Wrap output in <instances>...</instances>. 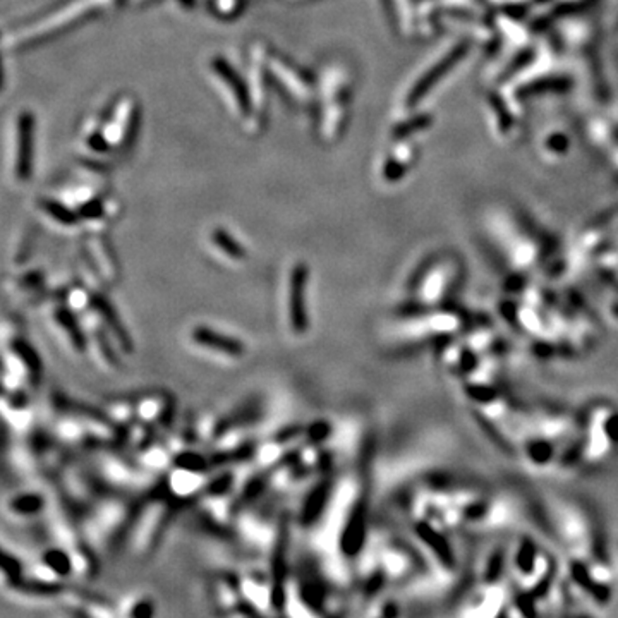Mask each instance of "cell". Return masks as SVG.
I'll list each match as a JSON object with an SVG mask.
<instances>
[{
	"label": "cell",
	"instance_id": "cell-1",
	"mask_svg": "<svg viewBox=\"0 0 618 618\" xmlns=\"http://www.w3.org/2000/svg\"><path fill=\"white\" fill-rule=\"evenodd\" d=\"M618 454V409L594 402L579 416V430L564 459L565 469H593Z\"/></svg>",
	"mask_w": 618,
	"mask_h": 618
},
{
	"label": "cell",
	"instance_id": "cell-2",
	"mask_svg": "<svg viewBox=\"0 0 618 618\" xmlns=\"http://www.w3.org/2000/svg\"><path fill=\"white\" fill-rule=\"evenodd\" d=\"M306 284L308 270L304 265H299L292 272L291 294H289V315L291 327L296 334H304L308 330V309H306Z\"/></svg>",
	"mask_w": 618,
	"mask_h": 618
},
{
	"label": "cell",
	"instance_id": "cell-3",
	"mask_svg": "<svg viewBox=\"0 0 618 618\" xmlns=\"http://www.w3.org/2000/svg\"><path fill=\"white\" fill-rule=\"evenodd\" d=\"M364 536H366V505H364V502H358L349 515L346 529L342 533V540H340L342 552L351 555V557L359 553Z\"/></svg>",
	"mask_w": 618,
	"mask_h": 618
},
{
	"label": "cell",
	"instance_id": "cell-4",
	"mask_svg": "<svg viewBox=\"0 0 618 618\" xmlns=\"http://www.w3.org/2000/svg\"><path fill=\"white\" fill-rule=\"evenodd\" d=\"M191 339L198 346L212 349V351L222 352V354L234 356V358H239V356L244 354V346L241 340L224 334H217L208 327L193 328Z\"/></svg>",
	"mask_w": 618,
	"mask_h": 618
},
{
	"label": "cell",
	"instance_id": "cell-5",
	"mask_svg": "<svg viewBox=\"0 0 618 618\" xmlns=\"http://www.w3.org/2000/svg\"><path fill=\"white\" fill-rule=\"evenodd\" d=\"M328 495H330V483L323 481L318 486L311 490V493L308 495L306 502L303 505V512H301V524H313L315 519L320 517V514L323 512L325 507H327Z\"/></svg>",
	"mask_w": 618,
	"mask_h": 618
},
{
	"label": "cell",
	"instance_id": "cell-6",
	"mask_svg": "<svg viewBox=\"0 0 618 618\" xmlns=\"http://www.w3.org/2000/svg\"><path fill=\"white\" fill-rule=\"evenodd\" d=\"M95 308L98 309V313H100V315L103 316V320L109 323L110 330H112L114 335L117 337V340L121 342V346L124 347L126 351H131V339H129V335L126 334V328L122 327L121 322H119L117 313L114 311V308L110 306V304L107 303L105 299H102V297H95Z\"/></svg>",
	"mask_w": 618,
	"mask_h": 618
},
{
	"label": "cell",
	"instance_id": "cell-7",
	"mask_svg": "<svg viewBox=\"0 0 618 618\" xmlns=\"http://www.w3.org/2000/svg\"><path fill=\"white\" fill-rule=\"evenodd\" d=\"M464 52H466V47H464V45L457 47V49H455L454 52H450V54L447 55V57L443 59V61L440 62L438 66H435L433 71H431V73L428 74V76H425V79H423V81H421V85H419L418 88H416V97H419V95H421L425 90H430L431 86L435 85V81H437L438 78H442L443 74H447V71H449L452 66L457 64V62L462 59Z\"/></svg>",
	"mask_w": 618,
	"mask_h": 618
},
{
	"label": "cell",
	"instance_id": "cell-8",
	"mask_svg": "<svg viewBox=\"0 0 618 618\" xmlns=\"http://www.w3.org/2000/svg\"><path fill=\"white\" fill-rule=\"evenodd\" d=\"M57 322L66 328L67 335H69L71 340H73V346L76 347L78 351H85L86 337H85V334H83L81 328H79L76 316H74L71 311H67V309H59Z\"/></svg>",
	"mask_w": 618,
	"mask_h": 618
},
{
	"label": "cell",
	"instance_id": "cell-9",
	"mask_svg": "<svg viewBox=\"0 0 618 618\" xmlns=\"http://www.w3.org/2000/svg\"><path fill=\"white\" fill-rule=\"evenodd\" d=\"M43 562H45V565L49 566L52 572H55L61 577L69 576L71 569H73L69 555L62 552V550H49V552L43 555Z\"/></svg>",
	"mask_w": 618,
	"mask_h": 618
},
{
	"label": "cell",
	"instance_id": "cell-10",
	"mask_svg": "<svg viewBox=\"0 0 618 618\" xmlns=\"http://www.w3.org/2000/svg\"><path fill=\"white\" fill-rule=\"evenodd\" d=\"M42 507H43V498L35 493L21 495V497H16L14 500H11V510L23 515L37 514L42 510Z\"/></svg>",
	"mask_w": 618,
	"mask_h": 618
},
{
	"label": "cell",
	"instance_id": "cell-11",
	"mask_svg": "<svg viewBox=\"0 0 618 618\" xmlns=\"http://www.w3.org/2000/svg\"><path fill=\"white\" fill-rule=\"evenodd\" d=\"M16 352L19 354V358L23 359V363L26 364L28 370H30V373L37 378V376L42 373V360H40L38 354L35 352V349L31 346H28L25 342H16L14 344Z\"/></svg>",
	"mask_w": 618,
	"mask_h": 618
},
{
	"label": "cell",
	"instance_id": "cell-12",
	"mask_svg": "<svg viewBox=\"0 0 618 618\" xmlns=\"http://www.w3.org/2000/svg\"><path fill=\"white\" fill-rule=\"evenodd\" d=\"M176 464L179 466L177 469L191 471V473L200 474L206 471V459L196 452H182L176 457Z\"/></svg>",
	"mask_w": 618,
	"mask_h": 618
},
{
	"label": "cell",
	"instance_id": "cell-13",
	"mask_svg": "<svg viewBox=\"0 0 618 618\" xmlns=\"http://www.w3.org/2000/svg\"><path fill=\"white\" fill-rule=\"evenodd\" d=\"M0 569L4 570V572L7 574V576L11 577V579H18L19 574H21V565H19V562L16 560V558L11 557V555L4 553L2 550H0Z\"/></svg>",
	"mask_w": 618,
	"mask_h": 618
},
{
	"label": "cell",
	"instance_id": "cell-14",
	"mask_svg": "<svg viewBox=\"0 0 618 618\" xmlns=\"http://www.w3.org/2000/svg\"><path fill=\"white\" fill-rule=\"evenodd\" d=\"M26 593H37V594H55L61 591L59 584H50V582H28L23 586Z\"/></svg>",
	"mask_w": 618,
	"mask_h": 618
},
{
	"label": "cell",
	"instance_id": "cell-15",
	"mask_svg": "<svg viewBox=\"0 0 618 618\" xmlns=\"http://www.w3.org/2000/svg\"><path fill=\"white\" fill-rule=\"evenodd\" d=\"M309 433H311L313 442H318V440H323L328 433H330V426H328L327 423H315V425L311 426V430H309Z\"/></svg>",
	"mask_w": 618,
	"mask_h": 618
},
{
	"label": "cell",
	"instance_id": "cell-16",
	"mask_svg": "<svg viewBox=\"0 0 618 618\" xmlns=\"http://www.w3.org/2000/svg\"><path fill=\"white\" fill-rule=\"evenodd\" d=\"M153 613V608L148 603H140L136 606V608L131 612V615H138V617H148Z\"/></svg>",
	"mask_w": 618,
	"mask_h": 618
}]
</instances>
